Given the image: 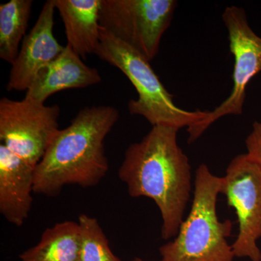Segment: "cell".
Segmentation results:
<instances>
[{"instance_id":"obj_1","label":"cell","mask_w":261,"mask_h":261,"mask_svg":"<svg viewBox=\"0 0 261 261\" xmlns=\"http://www.w3.org/2000/svg\"><path fill=\"white\" fill-rule=\"evenodd\" d=\"M178 130L152 126L142 140L127 148L118 172L130 197H148L155 202L165 240L177 234L191 195V166L178 145Z\"/></svg>"},{"instance_id":"obj_2","label":"cell","mask_w":261,"mask_h":261,"mask_svg":"<svg viewBox=\"0 0 261 261\" xmlns=\"http://www.w3.org/2000/svg\"><path fill=\"white\" fill-rule=\"evenodd\" d=\"M118 119L113 106L82 108L60 129L36 166L34 193L51 197L67 185H97L109 171L105 140Z\"/></svg>"},{"instance_id":"obj_3","label":"cell","mask_w":261,"mask_h":261,"mask_svg":"<svg viewBox=\"0 0 261 261\" xmlns=\"http://www.w3.org/2000/svg\"><path fill=\"white\" fill-rule=\"evenodd\" d=\"M221 177L205 164L195 173L191 209L177 234L160 247L162 261H233L232 231L230 220L221 221L216 205L221 194Z\"/></svg>"},{"instance_id":"obj_4","label":"cell","mask_w":261,"mask_h":261,"mask_svg":"<svg viewBox=\"0 0 261 261\" xmlns=\"http://www.w3.org/2000/svg\"><path fill=\"white\" fill-rule=\"evenodd\" d=\"M95 55L121 70L135 87L138 97L128 102L130 115L144 117L152 126L178 129L193 126L207 116L208 111H188L176 106L149 61L102 27Z\"/></svg>"},{"instance_id":"obj_5","label":"cell","mask_w":261,"mask_h":261,"mask_svg":"<svg viewBox=\"0 0 261 261\" xmlns=\"http://www.w3.org/2000/svg\"><path fill=\"white\" fill-rule=\"evenodd\" d=\"M176 0H102L101 27L150 62L172 22Z\"/></svg>"},{"instance_id":"obj_6","label":"cell","mask_w":261,"mask_h":261,"mask_svg":"<svg viewBox=\"0 0 261 261\" xmlns=\"http://www.w3.org/2000/svg\"><path fill=\"white\" fill-rule=\"evenodd\" d=\"M222 18L227 29L230 51L234 58L232 91L220 106L208 111L203 120L187 128L189 144L198 140L222 117L243 114L247 85L261 72V37L250 27L245 10L226 7Z\"/></svg>"},{"instance_id":"obj_7","label":"cell","mask_w":261,"mask_h":261,"mask_svg":"<svg viewBox=\"0 0 261 261\" xmlns=\"http://www.w3.org/2000/svg\"><path fill=\"white\" fill-rule=\"evenodd\" d=\"M58 105L24 99H0V141L9 150L36 168L59 132Z\"/></svg>"},{"instance_id":"obj_8","label":"cell","mask_w":261,"mask_h":261,"mask_svg":"<svg viewBox=\"0 0 261 261\" xmlns=\"http://www.w3.org/2000/svg\"><path fill=\"white\" fill-rule=\"evenodd\" d=\"M221 194L234 209L239 232L232 244L234 256L261 261V168L247 153L231 160L221 177Z\"/></svg>"},{"instance_id":"obj_9","label":"cell","mask_w":261,"mask_h":261,"mask_svg":"<svg viewBox=\"0 0 261 261\" xmlns=\"http://www.w3.org/2000/svg\"><path fill=\"white\" fill-rule=\"evenodd\" d=\"M56 9L53 0L46 2L35 25L24 38L18 56L12 64L7 84L8 92L27 91L38 73L65 49L53 34Z\"/></svg>"},{"instance_id":"obj_10","label":"cell","mask_w":261,"mask_h":261,"mask_svg":"<svg viewBox=\"0 0 261 261\" xmlns=\"http://www.w3.org/2000/svg\"><path fill=\"white\" fill-rule=\"evenodd\" d=\"M35 168L0 145V213L21 226L32 208Z\"/></svg>"},{"instance_id":"obj_11","label":"cell","mask_w":261,"mask_h":261,"mask_svg":"<svg viewBox=\"0 0 261 261\" xmlns=\"http://www.w3.org/2000/svg\"><path fill=\"white\" fill-rule=\"evenodd\" d=\"M101 81L99 71L86 65L82 58L66 45L54 61L38 73L25 92V99L44 103L57 92L86 88Z\"/></svg>"},{"instance_id":"obj_12","label":"cell","mask_w":261,"mask_h":261,"mask_svg":"<svg viewBox=\"0 0 261 261\" xmlns=\"http://www.w3.org/2000/svg\"><path fill=\"white\" fill-rule=\"evenodd\" d=\"M64 23L67 46L82 58L95 54L100 42L102 0H53Z\"/></svg>"},{"instance_id":"obj_13","label":"cell","mask_w":261,"mask_h":261,"mask_svg":"<svg viewBox=\"0 0 261 261\" xmlns=\"http://www.w3.org/2000/svg\"><path fill=\"white\" fill-rule=\"evenodd\" d=\"M78 222L58 223L43 232L40 241L20 255V261H80Z\"/></svg>"},{"instance_id":"obj_14","label":"cell","mask_w":261,"mask_h":261,"mask_svg":"<svg viewBox=\"0 0 261 261\" xmlns=\"http://www.w3.org/2000/svg\"><path fill=\"white\" fill-rule=\"evenodd\" d=\"M33 3L32 0H10L0 5V58L11 65L27 36Z\"/></svg>"},{"instance_id":"obj_15","label":"cell","mask_w":261,"mask_h":261,"mask_svg":"<svg viewBox=\"0 0 261 261\" xmlns=\"http://www.w3.org/2000/svg\"><path fill=\"white\" fill-rule=\"evenodd\" d=\"M78 224L80 229V261H122L111 250L97 219L82 214L79 217Z\"/></svg>"},{"instance_id":"obj_16","label":"cell","mask_w":261,"mask_h":261,"mask_svg":"<svg viewBox=\"0 0 261 261\" xmlns=\"http://www.w3.org/2000/svg\"><path fill=\"white\" fill-rule=\"evenodd\" d=\"M247 154L261 168V122L252 123V130L245 140Z\"/></svg>"},{"instance_id":"obj_17","label":"cell","mask_w":261,"mask_h":261,"mask_svg":"<svg viewBox=\"0 0 261 261\" xmlns=\"http://www.w3.org/2000/svg\"><path fill=\"white\" fill-rule=\"evenodd\" d=\"M132 261H162L161 260H144V259L140 258V257H136V258L134 259Z\"/></svg>"}]
</instances>
